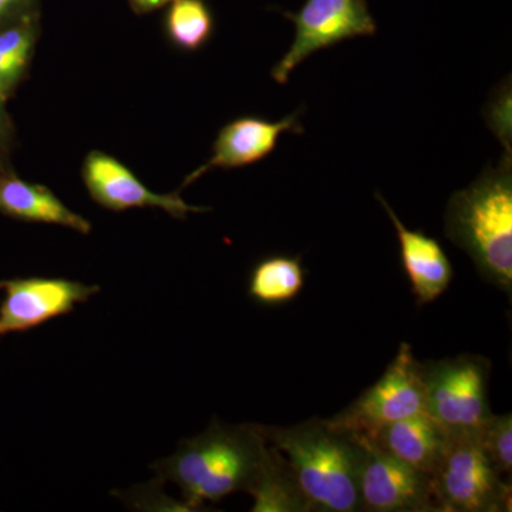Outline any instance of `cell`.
Returning <instances> with one entry per match:
<instances>
[{"mask_svg": "<svg viewBox=\"0 0 512 512\" xmlns=\"http://www.w3.org/2000/svg\"><path fill=\"white\" fill-rule=\"evenodd\" d=\"M487 357L461 355L420 363L426 413L450 436H476L491 416Z\"/></svg>", "mask_w": 512, "mask_h": 512, "instance_id": "277c9868", "label": "cell"}, {"mask_svg": "<svg viewBox=\"0 0 512 512\" xmlns=\"http://www.w3.org/2000/svg\"><path fill=\"white\" fill-rule=\"evenodd\" d=\"M171 2L173 0H130V5L138 15H146V13L154 12V10L170 5Z\"/></svg>", "mask_w": 512, "mask_h": 512, "instance_id": "7402d4cb", "label": "cell"}, {"mask_svg": "<svg viewBox=\"0 0 512 512\" xmlns=\"http://www.w3.org/2000/svg\"><path fill=\"white\" fill-rule=\"evenodd\" d=\"M369 440L384 453L433 477L446 450L448 436L429 414L421 413L387 424Z\"/></svg>", "mask_w": 512, "mask_h": 512, "instance_id": "5bb4252c", "label": "cell"}, {"mask_svg": "<svg viewBox=\"0 0 512 512\" xmlns=\"http://www.w3.org/2000/svg\"><path fill=\"white\" fill-rule=\"evenodd\" d=\"M37 12V0H0V29Z\"/></svg>", "mask_w": 512, "mask_h": 512, "instance_id": "ffe728a7", "label": "cell"}, {"mask_svg": "<svg viewBox=\"0 0 512 512\" xmlns=\"http://www.w3.org/2000/svg\"><path fill=\"white\" fill-rule=\"evenodd\" d=\"M39 37V13L0 29V96L8 99L22 82Z\"/></svg>", "mask_w": 512, "mask_h": 512, "instance_id": "e0dca14e", "label": "cell"}, {"mask_svg": "<svg viewBox=\"0 0 512 512\" xmlns=\"http://www.w3.org/2000/svg\"><path fill=\"white\" fill-rule=\"evenodd\" d=\"M82 177L93 201L109 211L158 208L177 220H185L194 212L208 211V208L187 204L178 191L171 194L151 191L130 168L103 151L94 150L87 154Z\"/></svg>", "mask_w": 512, "mask_h": 512, "instance_id": "30bf717a", "label": "cell"}, {"mask_svg": "<svg viewBox=\"0 0 512 512\" xmlns=\"http://www.w3.org/2000/svg\"><path fill=\"white\" fill-rule=\"evenodd\" d=\"M0 212L15 220L57 225L83 235L92 231V224L64 205L52 190L22 180L9 168L0 170Z\"/></svg>", "mask_w": 512, "mask_h": 512, "instance_id": "4fadbf2b", "label": "cell"}, {"mask_svg": "<svg viewBox=\"0 0 512 512\" xmlns=\"http://www.w3.org/2000/svg\"><path fill=\"white\" fill-rule=\"evenodd\" d=\"M476 439L495 470L503 476L512 471V416L511 413L491 414L477 431Z\"/></svg>", "mask_w": 512, "mask_h": 512, "instance_id": "d6986e66", "label": "cell"}, {"mask_svg": "<svg viewBox=\"0 0 512 512\" xmlns=\"http://www.w3.org/2000/svg\"><path fill=\"white\" fill-rule=\"evenodd\" d=\"M362 440L360 511L441 512L433 477L384 453L366 437Z\"/></svg>", "mask_w": 512, "mask_h": 512, "instance_id": "ba28073f", "label": "cell"}, {"mask_svg": "<svg viewBox=\"0 0 512 512\" xmlns=\"http://www.w3.org/2000/svg\"><path fill=\"white\" fill-rule=\"evenodd\" d=\"M255 427L266 443L284 454L313 511H360L362 437L322 419L289 427Z\"/></svg>", "mask_w": 512, "mask_h": 512, "instance_id": "7a4b0ae2", "label": "cell"}, {"mask_svg": "<svg viewBox=\"0 0 512 512\" xmlns=\"http://www.w3.org/2000/svg\"><path fill=\"white\" fill-rule=\"evenodd\" d=\"M441 512L511 511V485L485 456L476 436H450L436 473Z\"/></svg>", "mask_w": 512, "mask_h": 512, "instance_id": "5b68a950", "label": "cell"}, {"mask_svg": "<svg viewBox=\"0 0 512 512\" xmlns=\"http://www.w3.org/2000/svg\"><path fill=\"white\" fill-rule=\"evenodd\" d=\"M376 198L396 228L403 269L412 285L414 298L419 305L436 301L453 281V265L446 252L436 239L407 228L382 195L376 194Z\"/></svg>", "mask_w": 512, "mask_h": 512, "instance_id": "7c38bea8", "label": "cell"}, {"mask_svg": "<svg viewBox=\"0 0 512 512\" xmlns=\"http://www.w3.org/2000/svg\"><path fill=\"white\" fill-rule=\"evenodd\" d=\"M421 413H426V397L420 362L412 346L402 343L383 376L328 421L340 430L369 439L387 424Z\"/></svg>", "mask_w": 512, "mask_h": 512, "instance_id": "8992f818", "label": "cell"}, {"mask_svg": "<svg viewBox=\"0 0 512 512\" xmlns=\"http://www.w3.org/2000/svg\"><path fill=\"white\" fill-rule=\"evenodd\" d=\"M302 110L279 121H268L261 117L245 116L232 120L221 128L214 146L212 156L207 163L192 171L185 178L181 190L197 181L202 175L214 168H241L264 160L278 146L279 137L284 133L302 134L303 127L299 116Z\"/></svg>", "mask_w": 512, "mask_h": 512, "instance_id": "8fae6325", "label": "cell"}, {"mask_svg": "<svg viewBox=\"0 0 512 512\" xmlns=\"http://www.w3.org/2000/svg\"><path fill=\"white\" fill-rule=\"evenodd\" d=\"M168 39L177 49L197 52L214 33V16L205 0H173L165 16Z\"/></svg>", "mask_w": 512, "mask_h": 512, "instance_id": "ac0fdd59", "label": "cell"}, {"mask_svg": "<svg viewBox=\"0 0 512 512\" xmlns=\"http://www.w3.org/2000/svg\"><path fill=\"white\" fill-rule=\"evenodd\" d=\"M248 494L254 498V512H311L313 511L288 460L275 447L269 448L268 458L259 471Z\"/></svg>", "mask_w": 512, "mask_h": 512, "instance_id": "9a60e30c", "label": "cell"}, {"mask_svg": "<svg viewBox=\"0 0 512 512\" xmlns=\"http://www.w3.org/2000/svg\"><path fill=\"white\" fill-rule=\"evenodd\" d=\"M5 99L0 96V170H5L9 151L12 148L13 126L8 111L5 107Z\"/></svg>", "mask_w": 512, "mask_h": 512, "instance_id": "44dd1931", "label": "cell"}, {"mask_svg": "<svg viewBox=\"0 0 512 512\" xmlns=\"http://www.w3.org/2000/svg\"><path fill=\"white\" fill-rule=\"evenodd\" d=\"M284 15L292 20L296 35L288 52L272 69V77L279 84L288 82L293 69L313 53L377 32L366 0H306L299 12Z\"/></svg>", "mask_w": 512, "mask_h": 512, "instance_id": "52a82bcc", "label": "cell"}, {"mask_svg": "<svg viewBox=\"0 0 512 512\" xmlns=\"http://www.w3.org/2000/svg\"><path fill=\"white\" fill-rule=\"evenodd\" d=\"M255 424L228 426L215 420L200 436L184 440L173 456L153 464L158 480L180 487L184 504L198 510L255 483L269 454Z\"/></svg>", "mask_w": 512, "mask_h": 512, "instance_id": "6da1fadb", "label": "cell"}, {"mask_svg": "<svg viewBox=\"0 0 512 512\" xmlns=\"http://www.w3.org/2000/svg\"><path fill=\"white\" fill-rule=\"evenodd\" d=\"M0 336L28 332L70 315L100 292V286L64 278H15L0 281Z\"/></svg>", "mask_w": 512, "mask_h": 512, "instance_id": "9c48e42d", "label": "cell"}, {"mask_svg": "<svg viewBox=\"0 0 512 512\" xmlns=\"http://www.w3.org/2000/svg\"><path fill=\"white\" fill-rule=\"evenodd\" d=\"M305 288L301 256L271 255L261 259L249 275L248 295L266 306L285 305Z\"/></svg>", "mask_w": 512, "mask_h": 512, "instance_id": "2e32d148", "label": "cell"}, {"mask_svg": "<svg viewBox=\"0 0 512 512\" xmlns=\"http://www.w3.org/2000/svg\"><path fill=\"white\" fill-rule=\"evenodd\" d=\"M444 231L463 249L485 281L512 292L511 157L488 165L477 181L454 192L444 215Z\"/></svg>", "mask_w": 512, "mask_h": 512, "instance_id": "3957f363", "label": "cell"}]
</instances>
